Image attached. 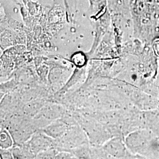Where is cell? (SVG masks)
<instances>
[{"label": "cell", "mask_w": 159, "mask_h": 159, "mask_svg": "<svg viewBox=\"0 0 159 159\" xmlns=\"http://www.w3.org/2000/svg\"><path fill=\"white\" fill-rule=\"evenodd\" d=\"M71 60L72 63H73L76 67L79 68L83 67L84 66H85L87 61L85 55L81 52H77L74 53L71 56Z\"/></svg>", "instance_id": "3957f363"}, {"label": "cell", "mask_w": 159, "mask_h": 159, "mask_svg": "<svg viewBox=\"0 0 159 159\" xmlns=\"http://www.w3.org/2000/svg\"><path fill=\"white\" fill-rule=\"evenodd\" d=\"M126 145L122 142L120 139H116L107 143L104 149L107 153L113 158H130V157L135 155L130 154V152H128L125 148Z\"/></svg>", "instance_id": "7a4b0ae2"}, {"label": "cell", "mask_w": 159, "mask_h": 159, "mask_svg": "<svg viewBox=\"0 0 159 159\" xmlns=\"http://www.w3.org/2000/svg\"><path fill=\"white\" fill-rule=\"evenodd\" d=\"M125 144L131 153L137 157L159 158V136L148 129L131 133L127 137Z\"/></svg>", "instance_id": "6da1fadb"}]
</instances>
